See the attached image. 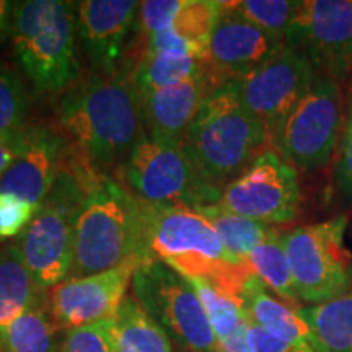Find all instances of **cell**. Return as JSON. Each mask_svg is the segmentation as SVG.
Wrapping results in <instances>:
<instances>
[{"instance_id":"cell-1","label":"cell","mask_w":352,"mask_h":352,"mask_svg":"<svg viewBox=\"0 0 352 352\" xmlns=\"http://www.w3.org/2000/svg\"><path fill=\"white\" fill-rule=\"evenodd\" d=\"M56 129L91 170L114 176L145 132L142 91L131 65L90 72L57 98Z\"/></svg>"},{"instance_id":"cell-2","label":"cell","mask_w":352,"mask_h":352,"mask_svg":"<svg viewBox=\"0 0 352 352\" xmlns=\"http://www.w3.org/2000/svg\"><path fill=\"white\" fill-rule=\"evenodd\" d=\"M144 263L162 261L188 279H206L243 300L254 272L230 258L217 232L199 210L140 201ZM245 302V300H243Z\"/></svg>"},{"instance_id":"cell-3","label":"cell","mask_w":352,"mask_h":352,"mask_svg":"<svg viewBox=\"0 0 352 352\" xmlns=\"http://www.w3.org/2000/svg\"><path fill=\"white\" fill-rule=\"evenodd\" d=\"M201 178L222 196L263 152L270 151L266 127L241 101L239 82L228 80L214 90L182 142Z\"/></svg>"},{"instance_id":"cell-4","label":"cell","mask_w":352,"mask_h":352,"mask_svg":"<svg viewBox=\"0 0 352 352\" xmlns=\"http://www.w3.org/2000/svg\"><path fill=\"white\" fill-rule=\"evenodd\" d=\"M144 263L140 199L111 175L96 173L78 212L67 279Z\"/></svg>"},{"instance_id":"cell-5","label":"cell","mask_w":352,"mask_h":352,"mask_svg":"<svg viewBox=\"0 0 352 352\" xmlns=\"http://www.w3.org/2000/svg\"><path fill=\"white\" fill-rule=\"evenodd\" d=\"M12 50L16 65L38 95L60 96L80 83L77 2H16Z\"/></svg>"},{"instance_id":"cell-6","label":"cell","mask_w":352,"mask_h":352,"mask_svg":"<svg viewBox=\"0 0 352 352\" xmlns=\"http://www.w3.org/2000/svg\"><path fill=\"white\" fill-rule=\"evenodd\" d=\"M95 175V170L70 151L65 170L16 239L26 267L44 292L67 279L78 212Z\"/></svg>"},{"instance_id":"cell-7","label":"cell","mask_w":352,"mask_h":352,"mask_svg":"<svg viewBox=\"0 0 352 352\" xmlns=\"http://www.w3.org/2000/svg\"><path fill=\"white\" fill-rule=\"evenodd\" d=\"M114 178L151 204L186 206L197 210L220 201L219 192L201 178L182 145L160 142L147 132L140 135Z\"/></svg>"},{"instance_id":"cell-8","label":"cell","mask_w":352,"mask_h":352,"mask_svg":"<svg viewBox=\"0 0 352 352\" xmlns=\"http://www.w3.org/2000/svg\"><path fill=\"white\" fill-rule=\"evenodd\" d=\"M131 290L179 351H219L214 329L188 277L162 261H145L135 267Z\"/></svg>"},{"instance_id":"cell-9","label":"cell","mask_w":352,"mask_h":352,"mask_svg":"<svg viewBox=\"0 0 352 352\" xmlns=\"http://www.w3.org/2000/svg\"><path fill=\"white\" fill-rule=\"evenodd\" d=\"M346 217L297 227L283 236L298 298L323 303L352 285L351 254L344 248Z\"/></svg>"},{"instance_id":"cell-10","label":"cell","mask_w":352,"mask_h":352,"mask_svg":"<svg viewBox=\"0 0 352 352\" xmlns=\"http://www.w3.org/2000/svg\"><path fill=\"white\" fill-rule=\"evenodd\" d=\"M340 126V88L333 78L318 76L271 134V148L296 168L316 170L331 158Z\"/></svg>"},{"instance_id":"cell-11","label":"cell","mask_w":352,"mask_h":352,"mask_svg":"<svg viewBox=\"0 0 352 352\" xmlns=\"http://www.w3.org/2000/svg\"><path fill=\"white\" fill-rule=\"evenodd\" d=\"M298 199L296 166L270 148L223 189L219 206L228 212L271 226L296 219Z\"/></svg>"},{"instance_id":"cell-12","label":"cell","mask_w":352,"mask_h":352,"mask_svg":"<svg viewBox=\"0 0 352 352\" xmlns=\"http://www.w3.org/2000/svg\"><path fill=\"white\" fill-rule=\"evenodd\" d=\"M316 77V69L307 56L285 44L261 67L236 82L241 101L266 127L271 140L276 127L307 95Z\"/></svg>"},{"instance_id":"cell-13","label":"cell","mask_w":352,"mask_h":352,"mask_svg":"<svg viewBox=\"0 0 352 352\" xmlns=\"http://www.w3.org/2000/svg\"><path fill=\"white\" fill-rule=\"evenodd\" d=\"M285 43L323 77H344L352 67V0L302 2Z\"/></svg>"},{"instance_id":"cell-14","label":"cell","mask_w":352,"mask_h":352,"mask_svg":"<svg viewBox=\"0 0 352 352\" xmlns=\"http://www.w3.org/2000/svg\"><path fill=\"white\" fill-rule=\"evenodd\" d=\"M139 264L127 263L94 276L65 279L47 290V311L57 331L94 327L113 320L127 296Z\"/></svg>"},{"instance_id":"cell-15","label":"cell","mask_w":352,"mask_h":352,"mask_svg":"<svg viewBox=\"0 0 352 352\" xmlns=\"http://www.w3.org/2000/svg\"><path fill=\"white\" fill-rule=\"evenodd\" d=\"M140 2L85 0L77 2V34L90 72L113 76L126 63L138 34Z\"/></svg>"},{"instance_id":"cell-16","label":"cell","mask_w":352,"mask_h":352,"mask_svg":"<svg viewBox=\"0 0 352 352\" xmlns=\"http://www.w3.org/2000/svg\"><path fill=\"white\" fill-rule=\"evenodd\" d=\"M285 39L243 19L233 2H219V16L208 43V60L222 82L240 80L285 46Z\"/></svg>"},{"instance_id":"cell-17","label":"cell","mask_w":352,"mask_h":352,"mask_svg":"<svg viewBox=\"0 0 352 352\" xmlns=\"http://www.w3.org/2000/svg\"><path fill=\"white\" fill-rule=\"evenodd\" d=\"M70 147L56 126L32 124L19 157L0 175V192L39 206L67 166Z\"/></svg>"},{"instance_id":"cell-18","label":"cell","mask_w":352,"mask_h":352,"mask_svg":"<svg viewBox=\"0 0 352 352\" xmlns=\"http://www.w3.org/2000/svg\"><path fill=\"white\" fill-rule=\"evenodd\" d=\"M222 80L212 70L178 85L142 94L145 132L160 142L182 145L184 134Z\"/></svg>"},{"instance_id":"cell-19","label":"cell","mask_w":352,"mask_h":352,"mask_svg":"<svg viewBox=\"0 0 352 352\" xmlns=\"http://www.w3.org/2000/svg\"><path fill=\"white\" fill-rule=\"evenodd\" d=\"M245 310L248 318L271 333L272 336L279 338L290 344L307 347V349L324 352L315 340L314 333L308 324L302 320V316L292 307L285 305L284 302L277 300L267 294V287L256 276L250 279L245 294Z\"/></svg>"},{"instance_id":"cell-20","label":"cell","mask_w":352,"mask_h":352,"mask_svg":"<svg viewBox=\"0 0 352 352\" xmlns=\"http://www.w3.org/2000/svg\"><path fill=\"white\" fill-rule=\"evenodd\" d=\"M124 64L132 67L142 94L178 85L212 70L208 57L175 51H145L134 43Z\"/></svg>"},{"instance_id":"cell-21","label":"cell","mask_w":352,"mask_h":352,"mask_svg":"<svg viewBox=\"0 0 352 352\" xmlns=\"http://www.w3.org/2000/svg\"><path fill=\"white\" fill-rule=\"evenodd\" d=\"M118 352H173L165 329L127 294L113 320L103 323Z\"/></svg>"},{"instance_id":"cell-22","label":"cell","mask_w":352,"mask_h":352,"mask_svg":"<svg viewBox=\"0 0 352 352\" xmlns=\"http://www.w3.org/2000/svg\"><path fill=\"white\" fill-rule=\"evenodd\" d=\"M46 297L21 258L19 246L0 248V334Z\"/></svg>"},{"instance_id":"cell-23","label":"cell","mask_w":352,"mask_h":352,"mask_svg":"<svg viewBox=\"0 0 352 352\" xmlns=\"http://www.w3.org/2000/svg\"><path fill=\"white\" fill-rule=\"evenodd\" d=\"M324 352H352V285L333 300L298 308Z\"/></svg>"},{"instance_id":"cell-24","label":"cell","mask_w":352,"mask_h":352,"mask_svg":"<svg viewBox=\"0 0 352 352\" xmlns=\"http://www.w3.org/2000/svg\"><path fill=\"white\" fill-rule=\"evenodd\" d=\"M246 263L254 276L267 289H271L280 298V302L292 307L294 310L302 308L283 245V236H279L277 230H272L267 239L250 253Z\"/></svg>"},{"instance_id":"cell-25","label":"cell","mask_w":352,"mask_h":352,"mask_svg":"<svg viewBox=\"0 0 352 352\" xmlns=\"http://www.w3.org/2000/svg\"><path fill=\"white\" fill-rule=\"evenodd\" d=\"M197 210L209 220L210 226L217 232L219 239L230 258L240 263H246L250 253L274 230L270 223L228 212L219 204L206 206Z\"/></svg>"},{"instance_id":"cell-26","label":"cell","mask_w":352,"mask_h":352,"mask_svg":"<svg viewBox=\"0 0 352 352\" xmlns=\"http://www.w3.org/2000/svg\"><path fill=\"white\" fill-rule=\"evenodd\" d=\"M57 333L44 297L0 334V352H54Z\"/></svg>"},{"instance_id":"cell-27","label":"cell","mask_w":352,"mask_h":352,"mask_svg":"<svg viewBox=\"0 0 352 352\" xmlns=\"http://www.w3.org/2000/svg\"><path fill=\"white\" fill-rule=\"evenodd\" d=\"M32 96L15 70L0 60V139L19 140L30 122Z\"/></svg>"},{"instance_id":"cell-28","label":"cell","mask_w":352,"mask_h":352,"mask_svg":"<svg viewBox=\"0 0 352 352\" xmlns=\"http://www.w3.org/2000/svg\"><path fill=\"white\" fill-rule=\"evenodd\" d=\"M204 308L215 338L223 340L248 321L245 302L206 279H189Z\"/></svg>"},{"instance_id":"cell-29","label":"cell","mask_w":352,"mask_h":352,"mask_svg":"<svg viewBox=\"0 0 352 352\" xmlns=\"http://www.w3.org/2000/svg\"><path fill=\"white\" fill-rule=\"evenodd\" d=\"M302 2L290 0H241L233 2V8L243 19L264 32L285 39L292 28Z\"/></svg>"},{"instance_id":"cell-30","label":"cell","mask_w":352,"mask_h":352,"mask_svg":"<svg viewBox=\"0 0 352 352\" xmlns=\"http://www.w3.org/2000/svg\"><path fill=\"white\" fill-rule=\"evenodd\" d=\"M219 16V2L186 0L171 25L170 32L176 36L208 47L210 33Z\"/></svg>"},{"instance_id":"cell-31","label":"cell","mask_w":352,"mask_h":352,"mask_svg":"<svg viewBox=\"0 0 352 352\" xmlns=\"http://www.w3.org/2000/svg\"><path fill=\"white\" fill-rule=\"evenodd\" d=\"M186 0H147L140 2L138 36L148 38L168 32Z\"/></svg>"},{"instance_id":"cell-32","label":"cell","mask_w":352,"mask_h":352,"mask_svg":"<svg viewBox=\"0 0 352 352\" xmlns=\"http://www.w3.org/2000/svg\"><path fill=\"white\" fill-rule=\"evenodd\" d=\"M54 352H118L103 323L67 329L57 340Z\"/></svg>"},{"instance_id":"cell-33","label":"cell","mask_w":352,"mask_h":352,"mask_svg":"<svg viewBox=\"0 0 352 352\" xmlns=\"http://www.w3.org/2000/svg\"><path fill=\"white\" fill-rule=\"evenodd\" d=\"M38 206L30 204L19 196L0 192V239L20 236L36 214Z\"/></svg>"},{"instance_id":"cell-34","label":"cell","mask_w":352,"mask_h":352,"mask_svg":"<svg viewBox=\"0 0 352 352\" xmlns=\"http://www.w3.org/2000/svg\"><path fill=\"white\" fill-rule=\"evenodd\" d=\"M248 342L252 347V352H316L307 347L290 344L279 338L272 336L266 329H263L259 324L253 323L248 318Z\"/></svg>"},{"instance_id":"cell-35","label":"cell","mask_w":352,"mask_h":352,"mask_svg":"<svg viewBox=\"0 0 352 352\" xmlns=\"http://www.w3.org/2000/svg\"><path fill=\"white\" fill-rule=\"evenodd\" d=\"M336 184L344 201L352 206V121L347 124L342 138L340 160L336 166Z\"/></svg>"},{"instance_id":"cell-36","label":"cell","mask_w":352,"mask_h":352,"mask_svg":"<svg viewBox=\"0 0 352 352\" xmlns=\"http://www.w3.org/2000/svg\"><path fill=\"white\" fill-rule=\"evenodd\" d=\"M219 352H252L248 342V321L230 336L217 341Z\"/></svg>"},{"instance_id":"cell-37","label":"cell","mask_w":352,"mask_h":352,"mask_svg":"<svg viewBox=\"0 0 352 352\" xmlns=\"http://www.w3.org/2000/svg\"><path fill=\"white\" fill-rule=\"evenodd\" d=\"M15 3L8 0H0V46L12 39L13 16H15Z\"/></svg>"},{"instance_id":"cell-38","label":"cell","mask_w":352,"mask_h":352,"mask_svg":"<svg viewBox=\"0 0 352 352\" xmlns=\"http://www.w3.org/2000/svg\"><path fill=\"white\" fill-rule=\"evenodd\" d=\"M23 139L25 134L21 135V139L19 140L0 139V175L15 162L16 157H19L21 145H23Z\"/></svg>"},{"instance_id":"cell-39","label":"cell","mask_w":352,"mask_h":352,"mask_svg":"<svg viewBox=\"0 0 352 352\" xmlns=\"http://www.w3.org/2000/svg\"><path fill=\"white\" fill-rule=\"evenodd\" d=\"M214 352H219V351H214Z\"/></svg>"}]
</instances>
